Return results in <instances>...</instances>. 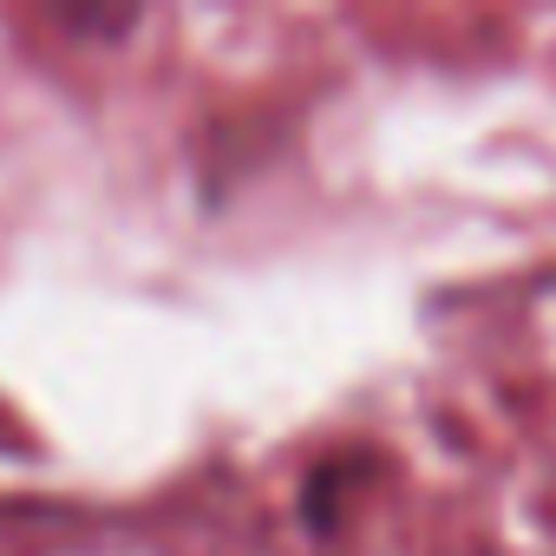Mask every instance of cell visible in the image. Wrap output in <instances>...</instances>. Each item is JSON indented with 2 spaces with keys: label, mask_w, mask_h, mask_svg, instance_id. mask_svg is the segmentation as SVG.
I'll return each mask as SVG.
<instances>
[{
  "label": "cell",
  "mask_w": 556,
  "mask_h": 556,
  "mask_svg": "<svg viewBox=\"0 0 556 556\" xmlns=\"http://www.w3.org/2000/svg\"><path fill=\"white\" fill-rule=\"evenodd\" d=\"M60 27H73V34H131L138 21L131 14H60Z\"/></svg>",
  "instance_id": "7a4b0ae2"
},
{
  "label": "cell",
  "mask_w": 556,
  "mask_h": 556,
  "mask_svg": "<svg viewBox=\"0 0 556 556\" xmlns=\"http://www.w3.org/2000/svg\"><path fill=\"white\" fill-rule=\"evenodd\" d=\"M380 452L374 445H354V452H328V458H315L308 465V478H302V491H295V517H302V530L308 536H334L341 523H348V510H354V497L380 478Z\"/></svg>",
  "instance_id": "6da1fadb"
}]
</instances>
